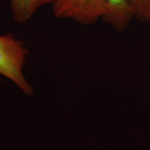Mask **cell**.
Segmentation results:
<instances>
[{
    "mask_svg": "<svg viewBox=\"0 0 150 150\" xmlns=\"http://www.w3.org/2000/svg\"><path fill=\"white\" fill-rule=\"evenodd\" d=\"M52 6L57 18L84 25L102 19L120 31L127 29L136 17L134 0H56Z\"/></svg>",
    "mask_w": 150,
    "mask_h": 150,
    "instance_id": "6da1fadb",
    "label": "cell"
},
{
    "mask_svg": "<svg viewBox=\"0 0 150 150\" xmlns=\"http://www.w3.org/2000/svg\"><path fill=\"white\" fill-rule=\"evenodd\" d=\"M28 53L24 42L13 34L0 35V75L9 79L25 95L31 96L33 88L22 72Z\"/></svg>",
    "mask_w": 150,
    "mask_h": 150,
    "instance_id": "7a4b0ae2",
    "label": "cell"
},
{
    "mask_svg": "<svg viewBox=\"0 0 150 150\" xmlns=\"http://www.w3.org/2000/svg\"><path fill=\"white\" fill-rule=\"evenodd\" d=\"M56 0H11L13 18L19 23L29 20L40 7L53 4Z\"/></svg>",
    "mask_w": 150,
    "mask_h": 150,
    "instance_id": "3957f363",
    "label": "cell"
},
{
    "mask_svg": "<svg viewBox=\"0 0 150 150\" xmlns=\"http://www.w3.org/2000/svg\"><path fill=\"white\" fill-rule=\"evenodd\" d=\"M136 16L142 20H150V0H134Z\"/></svg>",
    "mask_w": 150,
    "mask_h": 150,
    "instance_id": "277c9868",
    "label": "cell"
}]
</instances>
